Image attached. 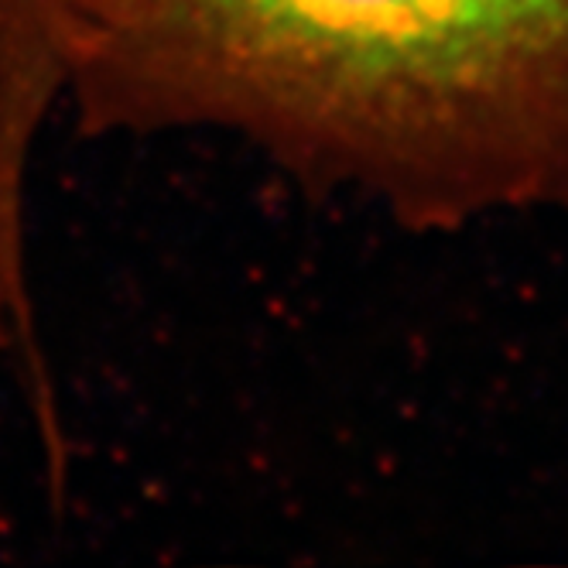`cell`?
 Returning a JSON list of instances; mask_svg holds the SVG:
<instances>
[{
	"label": "cell",
	"mask_w": 568,
	"mask_h": 568,
	"mask_svg": "<svg viewBox=\"0 0 568 568\" xmlns=\"http://www.w3.org/2000/svg\"><path fill=\"white\" fill-rule=\"evenodd\" d=\"M65 100L456 220L568 179V0H79Z\"/></svg>",
	"instance_id": "cell-1"
},
{
	"label": "cell",
	"mask_w": 568,
	"mask_h": 568,
	"mask_svg": "<svg viewBox=\"0 0 568 568\" xmlns=\"http://www.w3.org/2000/svg\"><path fill=\"white\" fill-rule=\"evenodd\" d=\"M79 0H0V247L28 236L31 158L62 103Z\"/></svg>",
	"instance_id": "cell-2"
}]
</instances>
